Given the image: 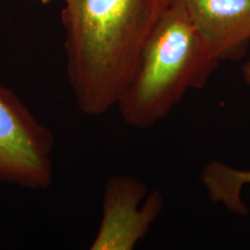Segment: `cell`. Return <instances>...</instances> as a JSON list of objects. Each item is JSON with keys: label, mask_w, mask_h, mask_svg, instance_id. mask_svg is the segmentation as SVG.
<instances>
[{"label": "cell", "mask_w": 250, "mask_h": 250, "mask_svg": "<svg viewBox=\"0 0 250 250\" xmlns=\"http://www.w3.org/2000/svg\"><path fill=\"white\" fill-rule=\"evenodd\" d=\"M171 0H71L62 9L73 99L90 117L116 107Z\"/></svg>", "instance_id": "obj_1"}, {"label": "cell", "mask_w": 250, "mask_h": 250, "mask_svg": "<svg viewBox=\"0 0 250 250\" xmlns=\"http://www.w3.org/2000/svg\"><path fill=\"white\" fill-rule=\"evenodd\" d=\"M219 64L183 6L171 0L118 100L121 118L134 129H151L189 90L204 87Z\"/></svg>", "instance_id": "obj_2"}, {"label": "cell", "mask_w": 250, "mask_h": 250, "mask_svg": "<svg viewBox=\"0 0 250 250\" xmlns=\"http://www.w3.org/2000/svg\"><path fill=\"white\" fill-rule=\"evenodd\" d=\"M55 137L0 83V182L46 189L54 180Z\"/></svg>", "instance_id": "obj_3"}, {"label": "cell", "mask_w": 250, "mask_h": 250, "mask_svg": "<svg viewBox=\"0 0 250 250\" xmlns=\"http://www.w3.org/2000/svg\"><path fill=\"white\" fill-rule=\"evenodd\" d=\"M160 191L148 192L142 180L130 175H114L104 186L102 218L92 250H132L147 235L164 210Z\"/></svg>", "instance_id": "obj_4"}, {"label": "cell", "mask_w": 250, "mask_h": 250, "mask_svg": "<svg viewBox=\"0 0 250 250\" xmlns=\"http://www.w3.org/2000/svg\"><path fill=\"white\" fill-rule=\"evenodd\" d=\"M220 62L242 57L250 44V0H177Z\"/></svg>", "instance_id": "obj_5"}, {"label": "cell", "mask_w": 250, "mask_h": 250, "mask_svg": "<svg viewBox=\"0 0 250 250\" xmlns=\"http://www.w3.org/2000/svg\"><path fill=\"white\" fill-rule=\"evenodd\" d=\"M201 181L213 203L223 204L237 214H247L248 206L242 201V189L250 184V170H240L221 161H211L202 171Z\"/></svg>", "instance_id": "obj_6"}, {"label": "cell", "mask_w": 250, "mask_h": 250, "mask_svg": "<svg viewBox=\"0 0 250 250\" xmlns=\"http://www.w3.org/2000/svg\"><path fill=\"white\" fill-rule=\"evenodd\" d=\"M241 74H242V79L245 81V83L250 88V55L248 59L245 62V64L242 65Z\"/></svg>", "instance_id": "obj_7"}, {"label": "cell", "mask_w": 250, "mask_h": 250, "mask_svg": "<svg viewBox=\"0 0 250 250\" xmlns=\"http://www.w3.org/2000/svg\"><path fill=\"white\" fill-rule=\"evenodd\" d=\"M52 1H62V2H64V4H66V2L71 1V0H41V2H42L43 5H48V4H50V2H52Z\"/></svg>", "instance_id": "obj_8"}]
</instances>
